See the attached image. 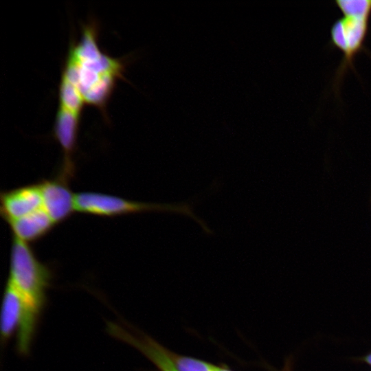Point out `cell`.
<instances>
[{
  "label": "cell",
  "instance_id": "obj_7",
  "mask_svg": "<svg viewBox=\"0 0 371 371\" xmlns=\"http://www.w3.org/2000/svg\"><path fill=\"white\" fill-rule=\"evenodd\" d=\"M8 223L13 237L28 244L47 235L56 225L43 208Z\"/></svg>",
  "mask_w": 371,
  "mask_h": 371
},
{
  "label": "cell",
  "instance_id": "obj_9",
  "mask_svg": "<svg viewBox=\"0 0 371 371\" xmlns=\"http://www.w3.org/2000/svg\"><path fill=\"white\" fill-rule=\"evenodd\" d=\"M172 361L177 371H214L218 366L199 358L175 352L172 354Z\"/></svg>",
  "mask_w": 371,
  "mask_h": 371
},
{
  "label": "cell",
  "instance_id": "obj_13",
  "mask_svg": "<svg viewBox=\"0 0 371 371\" xmlns=\"http://www.w3.org/2000/svg\"><path fill=\"white\" fill-rule=\"evenodd\" d=\"M370 202H371V196H370Z\"/></svg>",
  "mask_w": 371,
  "mask_h": 371
},
{
  "label": "cell",
  "instance_id": "obj_4",
  "mask_svg": "<svg viewBox=\"0 0 371 371\" xmlns=\"http://www.w3.org/2000/svg\"><path fill=\"white\" fill-rule=\"evenodd\" d=\"M76 210L99 216H118L150 212H170L190 217L196 221L207 234L213 231L194 212L192 202L157 203L134 201L111 194L94 192L75 194Z\"/></svg>",
  "mask_w": 371,
  "mask_h": 371
},
{
  "label": "cell",
  "instance_id": "obj_8",
  "mask_svg": "<svg viewBox=\"0 0 371 371\" xmlns=\"http://www.w3.org/2000/svg\"><path fill=\"white\" fill-rule=\"evenodd\" d=\"M23 303L19 292L8 280L3 300L1 316V332L7 339L19 327L23 315Z\"/></svg>",
  "mask_w": 371,
  "mask_h": 371
},
{
  "label": "cell",
  "instance_id": "obj_6",
  "mask_svg": "<svg viewBox=\"0 0 371 371\" xmlns=\"http://www.w3.org/2000/svg\"><path fill=\"white\" fill-rule=\"evenodd\" d=\"M1 214L9 223L43 207L39 183L1 192Z\"/></svg>",
  "mask_w": 371,
  "mask_h": 371
},
{
  "label": "cell",
  "instance_id": "obj_1",
  "mask_svg": "<svg viewBox=\"0 0 371 371\" xmlns=\"http://www.w3.org/2000/svg\"><path fill=\"white\" fill-rule=\"evenodd\" d=\"M98 34L95 21L82 25L79 38L69 44L61 74L77 88L85 106L96 108L106 117V106L117 82L124 80L126 61L103 52Z\"/></svg>",
  "mask_w": 371,
  "mask_h": 371
},
{
  "label": "cell",
  "instance_id": "obj_11",
  "mask_svg": "<svg viewBox=\"0 0 371 371\" xmlns=\"http://www.w3.org/2000/svg\"><path fill=\"white\" fill-rule=\"evenodd\" d=\"M361 360L371 366V353H369L363 357Z\"/></svg>",
  "mask_w": 371,
  "mask_h": 371
},
{
  "label": "cell",
  "instance_id": "obj_2",
  "mask_svg": "<svg viewBox=\"0 0 371 371\" xmlns=\"http://www.w3.org/2000/svg\"><path fill=\"white\" fill-rule=\"evenodd\" d=\"M8 281L21 295L23 315L17 341L28 346L34 335L38 314L43 308L45 291L52 279L50 268L40 261L30 244L12 238Z\"/></svg>",
  "mask_w": 371,
  "mask_h": 371
},
{
  "label": "cell",
  "instance_id": "obj_10",
  "mask_svg": "<svg viewBox=\"0 0 371 371\" xmlns=\"http://www.w3.org/2000/svg\"><path fill=\"white\" fill-rule=\"evenodd\" d=\"M214 371H234V370L229 368L225 364H221V365H218L216 369Z\"/></svg>",
  "mask_w": 371,
  "mask_h": 371
},
{
  "label": "cell",
  "instance_id": "obj_5",
  "mask_svg": "<svg viewBox=\"0 0 371 371\" xmlns=\"http://www.w3.org/2000/svg\"><path fill=\"white\" fill-rule=\"evenodd\" d=\"M69 179L58 175L56 178L39 182L43 207L56 225L69 218L76 212L75 194Z\"/></svg>",
  "mask_w": 371,
  "mask_h": 371
},
{
  "label": "cell",
  "instance_id": "obj_12",
  "mask_svg": "<svg viewBox=\"0 0 371 371\" xmlns=\"http://www.w3.org/2000/svg\"><path fill=\"white\" fill-rule=\"evenodd\" d=\"M282 371H290L288 367H286Z\"/></svg>",
  "mask_w": 371,
  "mask_h": 371
},
{
  "label": "cell",
  "instance_id": "obj_3",
  "mask_svg": "<svg viewBox=\"0 0 371 371\" xmlns=\"http://www.w3.org/2000/svg\"><path fill=\"white\" fill-rule=\"evenodd\" d=\"M342 16L333 23L330 30V45L342 53L333 80V89L339 93L341 82L348 68L355 72L354 60L361 52L368 53L366 41L370 32L371 0H350L341 9Z\"/></svg>",
  "mask_w": 371,
  "mask_h": 371
}]
</instances>
